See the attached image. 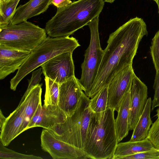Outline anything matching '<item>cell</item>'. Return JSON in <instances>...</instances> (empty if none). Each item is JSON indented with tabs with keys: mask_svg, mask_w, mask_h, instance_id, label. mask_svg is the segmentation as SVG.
Segmentation results:
<instances>
[{
	"mask_svg": "<svg viewBox=\"0 0 159 159\" xmlns=\"http://www.w3.org/2000/svg\"><path fill=\"white\" fill-rule=\"evenodd\" d=\"M148 35L143 19H130L111 34L95 80L87 95L92 98L107 86L113 77L127 66L132 65L140 42Z\"/></svg>",
	"mask_w": 159,
	"mask_h": 159,
	"instance_id": "cell-1",
	"label": "cell"
},
{
	"mask_svg": "<svg viewBox=\"0 0 159 159\" xmlns=\"http://www.w3.org/2000/svg\"><path fill=\"white\" fill-rule=\"evenodd\" d=\"M104 0H78L57 8L47 21L45 29L51 37L67 36L99 16L104 5Z\"/></svg>",
	"mask_w": 159,
	"mask_h": 159,
	"instance_id": "cell-2",
	"label": "cell"
},
{
	"mask_svg": "<svg viewBox=\"0 0 159 159\" xmlns=\"http://www.w3.org/2000/svg\"><path fill=\"white\" fill-rule=\"evenodd\" d=\"M114 111L107 107L104 111L93 113L83 149L89 159H112L118 143Z\"/></svg>",
	"mask_w": 159,
	"mask_h": 159,
	"instance_id": "cell-3",
	"label": "cell"
},
{
	"mask_svg": "<svg viewBox=\"0 0 159 159\" xmlns=\"http://www.w3.org/2000/svg\"><path fill=\"white\" fill-rule=\"evenodd\" d=\"M80 46L78 40L73 37H47L30 52L29 56L11 79L10 89L15 91L20 82L29 73L56 56L66 52L73 53Z\"/></svg>",
	"mask_w": 159,
	"mask_h": 159,
	"instance_id": "cell-4",
	"label": "cell"
},
{
	"mask_svg": "<svg viewBox=\"0 0 159 159\" xmlns=\"http://www.w3.org/2000/svg\"><path fill=\"white\" fill-rule=\"evenodd\" d=\"M90 99L83 92L73 114L62 123L48 129L56 138L83 150L88 129L94 113Z\"/></svg>",
	"mask_w": 159,
	"mask_h": 159,
	"instance_id": "cell-5",
	"label": "cell"
},
{
	"mask_svg": "<svg viewBox=\"0 0 159 159\" xmlns=\"http://www.w3.org/2000/svg\"><path fill=\"white\" fill-rule=\"evenodd\" d=\"M45 29L27 21L0 28V46L31 52L47 37Z\"/></svg>",
	"mask_w": 159,
	"mask_h": 159,
	"instance_id": "cell-6",
	"label": "cell"
},
{
	"mask_svg": "<svg viewBox=\"0 0 159 159\" xmlns=\"http://www.w3.org/2000/svg\"><path fill=\"white\" fill-rule=\"evenodd\" d=\"M99 21L98 16L88 24L90 32V41L81 65V75L79 80L80 86L86 96L95 80L103 55L104 51L101 47L99 39Z\"/></svg>",
	"mask_w": 159,
	"mask_h": 159,
	"instance_id": "cell-7",
	"label": "cell"
},
{
	"mask_svg": "<svg viewBox=\"0 0 159 159\" xmlns=\"http://www.w3.org/2000/svg\"><path fill=\"white\" fill-rule=\"evenodd\" d=\"M40 138L42 149L53 159H89L83 150L57 138L48 129H43Z\"/></svg>",
	"mask_w": 159,
	"mask_h": 159,
	"instance_id": "cell-8",
	"label": "cell"
},
{
	"mask_svg": "<svg viewBox=\"0 0 159 159\" xmlns=\"http://www.w3.org/2000/svg\"><path fill=\"white\" fill-rule=\"evenodd\" d=\"M72 52L58 54L46 62L41 67L45 77L60 84L75 76Z\"/></svg>",
	"mask_w": 159,
	"mask_h": 159,
	"instance_id": "cell-9",
	"label": "cell"
},
{
	"mask_svg": "<svg viewBox=\"0 0 159 159\" xmlns=\"http://www.w3.org/2000/svg\"><path fill=\"white\" fill-rule=\"evenodd\" d=\"M134 74L132 65L129 66L112 79L107 85V107L118 111L125 93L131 84Z\"/></svg>",
	"mask_w": 159,
	"mask_h": 159,
	"instance_id": "cell-10",
	"label": "cell"
},
{
	"mask_svg": "<svg viewBox=\"0 0 159 159\" xmlns=\"http://www.w3.org/2000/svg\"><path fill=\"white\" fill-rule=\"evenodd\" d=\"M83 91L79 80L75 76L60 84L58 106L67 117L74 113Z\"/></svg>",
	"mask_w": 159,
	"mask_h": 159,
	"instance_id": "cell-11",
	"label": "cell"
},
{
	"mask_svg": "<svg viewBox=\"0 0 159 159\" xmlns=\"http://www.w3.org/2000/svg\"><path fill=\"white\" fill-rule=\"evenodd\" d=\"M67 116L57 106H45L40 104L28 125L26 130L40 127L48 129L56 125L62 123Z\"/></svg>",
	"mask_w": 159,
	"mask_h": 159,
	"instance_id": "cell-12",
	"label": "cell"
},
{
	"mask_svg": "<svg viewBox=\"0 0 159 159\" xmlns=\"http://www.w3.org/2000/svg\"><path fill=\"white\" fill-rule=\"evenodd\" d=\"M146 85L134 74L131 88L129 130H133L146 105L148 98Z\"/></svg>",
	"mask_w": 159,
	"mask_h": 159,
	"instance_id": "cell-13",
	"label": "cell"
},
{
	"mask_svg": "<svg viewBox=\"0 0 159 159\" xmlns=\"http://www.w3.org/2000/svg\"><path fill=\"white\" fill-rule=\"evenodd\" d=\"M30 52L0 46V79L2 80L18 70Z\"/></svg>",
	"mask_w": 159,
	"mask_h": 159,
	"instance_id": "cell-14",
	"label": "cell"
},
{
	"mask_svg": "<svg viewBox=\"0 0 159 159\" xmlns=\"http://www.w3.org/2000/svg\"><path fill=\"white\" fill-rule=\"evenodd\" d=\"M25 103L23 101L6 118L0 128V140L7 146L20 134V127L24 116Z\"/></svg>",
	"mask_w": 159,
	"mask_h": 159,
	"instance_id": "cell-15",
	"label": "cell"
},
{
	"mask_svg": "<svg viewBox=\"0 0 159 159\" xmlns=\"http://www.w3.org/2000/svg\"><path fill=\"white\" fill-rule=\"evenodd\" d=\"M52 0H30L25 4L20 5L16 8L9 24H17L43 13L51 4Z\"/></svg>",
	"mask_w": 159,
	"mask_h": 159,
	"instance_id": "cell-16",
	"label": "cell"
},
{
	"mask_svg": "<svg viewBox=\"0 0 159 159\" xmlns=\"http://www.w3.org/2000/svg\"><path fill=\"white\" fill-rule=\"evenodd\" d=\"M131 84L129 87L121 102L115 119V125L119 143L127 136L129 130V115Z\"/></svg>",
	"mask_w": 159,
	"mask_h": 159,
	"instance_id": "cell-17",
	"label": "cell"
},
{
	"mask_svg": "<svg viewBox=\"0 0 159 159\" xmlns=\"http://www.w3.org/2000/svg\"><path fill=\"white\" fill-rule=\"evenodd\" d=\"M42 84L34 87L28 93L23 100L25 103L24 120L20 128V134L26 130L30 120L41 103Z\"/></svg>",
	"mask_w": 159,
	"mask_h": 159,
	"instance_id": "cell-18",
	"label": "cell"
},
{
	"mask_svg": "<svg viewBox=\"0 0 159 159\" xmlns=\"http://www.w3.org/2000/svg\"><path fill=\"white\" fill-rule=\"evenodd\" d=\"M147 138L139 141H129L118 143L112 159H122L125 156L155 148Z\"/></svg>",
	"mask_w": 159,
	"mask_h": 159,
	"instance_id": "cell-19",
	"label": "cell"
},
{
	"mask_svg": "<svg viewBox=\"0 0 159 159\" xmlns=\"http://www.w3.org/2000/svg\"><path fill=\"white\" fill-rule=\"evenodd\" d=\"M152 101L150 97L148 98L145 107L135 128L130 141H139L147 138L152 124L150 114Z\"/></svg>",
	"mask_w": 159,
	"mask_h": 159,
	"instance_id": "cell-20",
	"label": "cell"
},
{
	"mask_svg": "<svg viewBox=\"0 0 159 159\" xmlns=\"http://www.w3.org/2000/svg\"><path fill=\"white\" fill-rule=\"evenodd\" d=\"M46 91L43 105L57 106L60 84L50 78L45 77Z\"/></svg>",
	"mask_w": 159,
	"mask_h": 159,
	"instance_id": "cell-21",
	"label": "cell"
},
{
	"mask_svg": "<svg viewBox=\"0 0 159 159\" xmlns=\"http://www.w3.org/2000/svg\"><path fill=\"white\" fill-rule=\"evenodd\" d=\"M20 0H11L6 4L0 3V28L10 23Z\"/></svg>",
	"mask_w": 159,
	"mask_h": 159,
	"instance_id": "cell-22",
	"label": "cell"
},
{
	"mask_svg": "<svg viewBox=\"0 0 159 159\" xmlns=\"http://www.w3.org/2000/svg\"><path fill=\"white\" fill-rule=\"evenodd\" d=\"M107 86L102 89L93 98L90 99V107L94 112L104 111L107 108Z\"/></svg>",
	"mask_w": 159,
	"mask_h": 159,
	"instance_id": "cell-23",
	"label": "cell"
},
{
	"mask_svg": "<svg viewBox=\"0 0 159 159\" xmlns=\"http://www.w3.org/2000/svg\"><path fill=\"white\" fill-rule=\"evenodd\" d=\"M0 158L5 159H42L40 157L25 154L8 149L0 143Z\"/></svg>",
	"mask_w": 159,
	"mask_h": 159,
	"instance_id": "cell-24",
	"label": "cell"
},
{
	"mask_svg": "<svg viewBox=\"0 0 159 159\" xmlns=\"http://www.w3.org/2000/svg\"><path fill=\"white\" fill-rule=\"evenodd\" d=\"M150 54L156 71H159V30L152 39Z\"/></svg>",
	"mask_w": 159,
	"mask_h": 159,
	"instance_id": "cell-25",
	"label": "cell"
},
{
	"mask_svg": "<svg viewBox=\"0 0 159 159\" xmlns=\"http://www.w3.org/2000/svg\"><path fill=\"white\" fill-rule=\"evenodd\" d=\"M42 73L41 67L32 71L31 77L30 79L28 80L29 84L27 88L22 96L19 104H20L23 101L29 92L34 87L40 84L42 80L41 75Z\"/></svg>",
	"mask_w": 159,
	"mask_h": 159,
	"instance_id": "cell-26",
	"label": "cell"
},
{
	"mask_svg": "<svg viewBox=\"0 0 159 159\" xmlns=\"http://www.w3.org/2000/svg\"><path fill=\"white\" fill-rule=\"evenodd\" d=\"M122 159H159V149H154L125 156Z\"/></svg>",
	"mask_w": 159,
	"mask_h": 159,
	"instance_id": "cell-27",
	"label": "cell"
},
{
	"mask_svg": "<svg viewBox=\"0 0 159 159\" xmlns=\"http://www.w3.org/2000/svg\"><path fill=\"white\" fill-rule=\"evenodd\" d=\"M147 138L155 148L159 149V117L152 124Z\"/></svg>",
	"mask_w": 159,
	"mask_h": 159,
	"instance_id": "cell-28",
	"label": "cell"
},
{
	"mask_svg": "<svg viewBox=\"0 0 159 159\" xmlns=\"http://www.w3.org/2000/svg\"><path fill=\"white\" fill-rule=\"evenodd\" d=\"M153 88L154 89V94L153 99L152 101V110H153L156 107H159V71H156Z\"/></svg>",
	"mask_w": 159,
	"mask_h": 159,
	"instance_id": "cell-29",
	"label": "cell"
},
{
	"mask_svg": "<svg viewBox=\"0 0 159 159\" xmlns=\"http://www.w3.org/2000/svg\"><path fill=\"white\" fill-rule=\"evenodd\" d=\"M72 2L71 0H52L51 4L56 7L57 8L65 7Z\"/></svg>",
	"mask_w": 159,
	"mask_h": 159,
	"instance_id": "cell-30",
	"label": "cell"
},
{
	"mask_svg": "<svg viewBox=\"0 0 159 159\" xmlns=\"http://www.w3.org/2000/svg\"><path fill=\"white\" fill-rule=\"evenodd\" d=\"M6 118L3 115L2 112L0 109V128L2 126L4 123Z\"/></svg>",
	"mask_w": 159,
	"mask_h": 159,
	"instance_id": "cell-31",
	"label": "cell"
},
{
	"mask_svg": "<svg viewBox=\"0 0 159 159\" xmlns=\"http://www.w3.org/2000/svg\"><path fill=\"white\" fill-rule=\"evenodd\" d=\"M11 0H0V3L6 4Z\"/></svg>",
	"mask_w": 159,
	"mask_h": 159,
	"instance_id": "cell-32",
	"label": "cell"
},
{
	"mask_svg": "<svg viewBox=\"0 0 159 159\" xmlns=\"http://www.w3.org/2000/svg\"><path fill=\"white\" fill-rule=\"evenodd\" d=\"M115 0H104V2L110 3L113 2Z\"/></svg>",
	"mask_w": 159,
	"mask_h": 159,
	"instance_id": "cell-33",
	"label": "cell"
},
{
	"mask_svg": "<svg viewBox=\"0 0 159 159\" xmlns=\"http://www.w3.org/2000/svg\"><path fill=\"white\" fill-rule=\"evenodd\" d=\"M157 113L156 114V116H157V117H159V107L158 108L157 110Z\"/></svg>",
	"mask_w": 159,
	"mask_h": 159,
	"instance_id": "cell-34",
	"label": "cell"
},
{
	"mask_svg": "<svg viewBox=\"0 0 159 159\" xmlns=\"http://www.w3.org/2000/svg\"><path fill=\"white\" fill-rule=\"evenodd\" d=\"M156 3L157 4V6H158V9H159V0H158L157 1V2H156Z\"/></svg>",
	"mask_w": 159,
	"mask_h": 159,
	"instance_id": "cell-35",
	"label": "cell"
},
{
	"mask_svg": "<svg viewBox=\"0 0 159 159\" xmlns=\"http://www.w3.org/2000/svg\"><path fill=\"white\" fill-rule=\"evenodd\" d=\"M153 0L154 1L156 2H157L158 0Z\"/></svg>",
	"mask_w": 159,
	"mask_h": 159,
	"instance_id": "cell-36",
	"label": "cell"
}]
</instances>
